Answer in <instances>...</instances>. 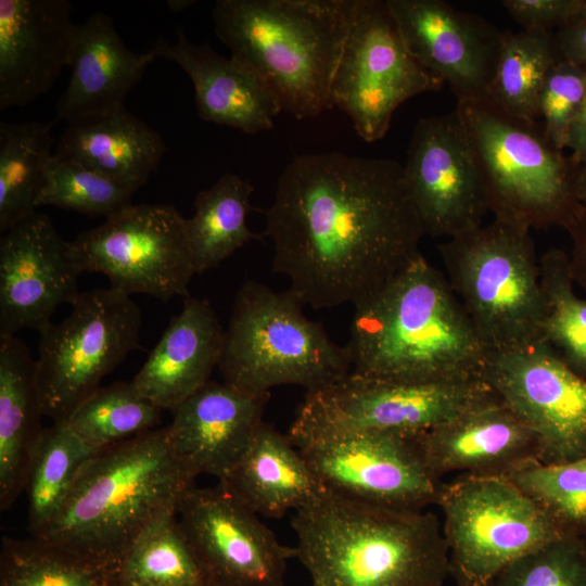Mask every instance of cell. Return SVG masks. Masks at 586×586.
<instances>
[{"label":"cell","instance_id":"1","mask_svg":"<svg viewBox=\"0 0 586 586\" xmlns=\"http://www.w3.org/2000/svg\"><path fill=\"white\" fill-rule=\"evenodd\" d=\"M264 214L273 271L314 309L362 303L421 253L404 166L390 158L296 155Z\"/></svg>","mask_w":586,"mask_h":586},{"label":"cell","instance_id":"2","mask_svg":"<svg viewBox=\"0 0 586 586\" xmlns=\"http://www.w3.org/2000/svg\"><path fill=\"white\" fill-rule=\"evenodd\" d=\"M352 372L399 382L484 380L487 349L446 275L420 253L354 306Z\"/></svg>","mask_w":586,"mask_h":586},{"label":"cell","instance_id":"3","mask_svg":"<svg viewBox=\"0 0 586 586\" xmlns=\"http://www.w3.org/2000/svg\"><path fill=\"white\" fill-rule=\"evenodd\" d=\"M296 558L311 586H443L449 556L433 512L323 491L295 511Z\"/></svg>","mask_w":586,"mask_h":586},{"label":"cell","instance_id":"4","mask_svg":"<svg viewBox=\"0 0 586 586\" xmlns=\"http://www.w3.org/2000/svg\"><path fill=\"white\" fill-rule=\"evenodd\" d=\"M192 481L167 426L154 429L94 451L58 515L33 537L114 570L153 519L176 509Z\"/></svg>","mask_w":586,"mask_h":586},{"label":"cell","instance_id":"5","mask_svg":"<svg viewBox=\"0 0 586 586\" xmlns=\"http://www.w3.org/2000/svg\"><path fill=\"white\" fill-rule=\"evenodd\" d=\"M356 0H217L214 28L231 56L297 119L332 109L331 87Z\"/></svg>","mask_w":586,"mask_h":586},{"label":"cell","instance_id":"6","mask_svg":"<svg viewBox=\"0 0 586 586\" xmlns=\"http://www.w3.org/2000/svg\"><path fill=\"white\" fill-rule=\"evenodd\" d=\"M304 304L289 289L277 292L257 281L239 289L225 329L218 369L237 390L270 393L280 385L310 392L352 371L345 346L322 324L307 318Z\"/></svg>","mask_w":586,"mask_h":586},{"label":"cell","instance_id":"7","mask_svg":"<svg viewBox=\"0 0 586 586\" xmlns=\"http://www.w3.org/2000/svg\"><path fill=\"white\" fill-rule=\"evenodd\" d=\"M495 219L531 231L565 227L581 206L579 165L558 150L539 123L508 115L487 99L458 102Z\"/></svg>","mask_w":586,"mask_h":586},{"label":"cell","instance_id":"8","mask_svg":"<svg viewBox=\"0 0 586 586\" xmlns=\"http://www.w3.org/2000/svg\"><path fill=\"white\" fill-rule=\"evenodd\" d=\"M448 282L487 352L542 342L545 298L530 231L494 219L438 245Z\"/></svg>","mask_w":586,"mask_h":586},{"label":"cell","instance_id":"9","mask_svg":"<svg viewBox=\"0 0 586 586\" xmlns=\"http://www.w3.org/2000/svg\"><path fill=\"white\" fill-rule=\"evenodd\" d=\"M497 398L485 380L399 382L351 371L306 392L286 435L296 448L370 433L415 436Z\"/></svg>","mask_w":586,"mask_h":586},{"label":"cell","instance_id":"10","mask_svg":"<svg viewBox=\"0 0 586 586\" xmlns=\"http://www.w3.org/2000/svg\"><path fill=\"white\" fill-rule=\"evenodd\" d=\"M436 506L456 586H488L508 565L564 533L509 477L457 475Z\"/></svg>","mask_w":586,"mask_h":586},{"label":"cell","instance_id":"11","mask_svg":"<svg viewBox=\"0 0 586 586\" xmlns=\"http://www.w3.org/2000/svg\"><path fill=\"white\" fill-rule=\"evenodd\" d=\"M69 315L39 331L37 381L44 417L67 422L133 349L140 347L141 311L112 288L80 292Z\"/></svg>","mask_w":586,"mask_h":586},{"label":"cell","instance_id":"12","mask_svg":"<svg viewBox=\"0 0 586 586\" xmlns=\"http://www.w3.org/2000/svg\"><path fill=\"white\" fill-rule=\"evenodd\" d=\"M80 272H100L110 288L167 302L189 297L195 275L187 219L168 204H131L69 241Z\"/></svg>","mask_w":586,"mask_h":586},{"label":"cell","instance_id":"13","mask_svg":"<svg viewBox=\"0 0 586 586\" xmlns=\"http://www.w3.org/2000/svg\"><path fill=\"white\" fill-rule=\"evenodd\" d=\"M443 85L409 53L385 0H356L331 104L347 114L362 140L382 139L400 104Z\"/></svg>","mask_w":586,"mask_h":586},{"label":"cell","instance_id":"14","mask_svg":"<svg viewBox=\"0 0 586 586\" xmlns=\"http://www.w3.org/2000/svg\"><path fill=\"white\" fill-rule=\"evenodd\" d=\"M176 514L206 586H284L296 548L281 544L221 483L188 487Z\"/></svg>","mask_w":586,"mask_h":586},{"label":"cell","instance_id":"15","mask_svg":"<svg viewBox=\"0 0 586 586\" xmlns=\"http://www.w3.org/2000/svg\"><path fill=\"white\" fill-rule=\"evenodd\" d=\"M484 380L532 430L540 462L586 456V380L544 343L489 352Z\"/></svg>","mask_w":586,"mask_h":586},{"label":"cell","instance_id":"16","mask_svg":"<svg viewBox=\"0 0 586 586\" xmlns=\"http://www.w3.org/2000/svg\"><path fill=\"white\" fill-rule=\"evenodd\" d=\"M404 174L424 235L449 239L483 225L487 194L456 110L417 123Z\"/></svg>","mask_w":586,"mask_h":586},{"label":"cell","instance_id":"17","mask_svg":"<svg viewBox=\"0 0 586 586\" xmlns=\"http://www.w3.org/2000/svg\"><path fill=\"white\" fill-rule=\"evenodd\" d=\"M326 491L383 507L436 505L443 481L426 468L415 436L370 433L297 448Z\"/></svg>","mask_w":586,"mask_h":586},{"label":"cell","instance_id":"18","mask_svg":"<svg viewBox=\"0 0 586 586\" xmlns=\"http://www.w3.org/2000/svg\"><path fill=\"white\" fill-rule=\"evenodd\" d=\"M409 53L458 102L486 99L502 33L441 0H385Z\"/></svg>","mask_w":586,"mask_h":586},{"label":"cell","instance_id":"19","mask_svg":"<svg viewBox=\"0 0 586 586\" xmlns=\"http://www.w3.org/2000/svg\"><path fill=\"white\" fill-rule=\"evenodd\" d=\"M80 273L69 241L60 235L48 215L36 211L2 233L0 335L41 331L60 305L76 300Z\"/></svg>","mask_w":586,"mask_h":586},{"label":"cell","instance_id":"20","mask_svg":"<svg viewBox=\"0 0 586 586\" xmlns=\"http://www.w3.org/2000/svg\"><path fill=\"white\" fill-rule=\"evenodd\" d=\"M269 397L209 380L170 410L171 448L192 480L200 474L226 477L264 421Z\"/></svg>","mask_w":586,"mask_h":586},{"label":"cell","instance_id":"21","mask_svg":"<svg viewBox=\"0 0 586 586\" xmlns=\"http://www.w3.org/2000/svg\"><path fill=\"white\" fill-rule=\"evenodd\" d=\"M68 0H0V110L48 92L68 65Z\"/></svg>","mask_w":586,"mask_h":586},{"label":"cell","instance_id":"22","mask_svg":"<svg viewBox=\"0 0 586 586\" xmlns=\"http://www.w3.org/2000/svg\"><path fill=\"white\" fill-rule=\"evenodd\" d=\"M415 440L440 481L447 474L509 476L539 461L534 433L499 397Z\"/></svg>","mask_w":586,"mask_h":586},{"label":"cell","instance_id":"23","mask_svg":"<svg viewBox=\"0 0 586 586\" xmlns=\"http://www.w3.org/2000/svg\"><path fill=\"white\" fill-rule=\"evenodd\" d=\"M175 42L160 38L150 49L155 58L177 63L190 77L200 117L208 123L255 135L275 127L282 112L268 85L249 66L226 58L209 44L190 41L176 29Z\"/></svg>","mask_w":586,"mask_h":586},{"label":"cell","instance_id":"24","mask_svg":"<svg viewBox=\"0 0 586 586\" xmlns=\"http://www.w3.org/2000/svg\"><path fill=\"white\" fill-rule=\"evenodd\" d=\"M155 59L151 50H129L112 18L102 12L75 24L67 65L71 77L55 105L56 119L71 122L125 106L126 95Z\"/></svg>","mask_w":586,"mask_h":586},{"label":"cell","instance_id":"25","mask_svg":"<svg viewBox=\"0 0 586 586\" xmlns=\"http://www.w3.org/2000/svg\"><path fill=\"white\" fill-rule=\"evenodd\" d=\"M224 339L225 329L211 303L189 296L132 382L143 396L170 411L209 381Z\"/></svg>","mask_w":586,"mask_h":586},{"label":"cell","instance_id":"26","mask_svg":"<svg viewBox=\"0 0 586 586\" xmlns=\"http://www.w3.org/2000/svg\"><path fill=\"white\" fill-rule=\"evenodd\" d=\"M218 482L251 511L269 519L304 508L324 491L288 435L265 421L235 466Z\"/></svg>","mask_w":586,"mask_h":586},{"label":"cell","instance_id":"27","mask_svg":"<svg viewBox=\"0 0 586 586\" xmlns=\"http://www.w3.org/2000/svg\"><path fill=\"white\" fill-rule=\"evenodd\" d=\"M164 151L161 135L123 106L67 122L54 156L80 163L136 192L157 170Z\"/></svg>","mask_w":586,"mask_h":586},{"label":"cell","instance_id":"28","mask_svg":"<svg viewBox=\"0 0 586 586\" xmlns=\"http://www.w3.org/2000/svg\"><path fill=\"white\" fill-rule=\"evenodd\" d=\"M37 362L15 335H0V510L25 491L43 426Z\"/></svg>","mask_w":586,"mask_h":586},{"label":"cell","instance_id":"29","mask_svg":"<svg viewBox=\"0 0 586 586\" xmlns=\"http://www.w3.org/2000/svg\"><path fill=\"white\" fill-rule=\"evenodd\" d=\"M255 188L235 174H224L212 187L200 191L187 231L195 275L217 267L246 243L263 239L246 224Z\"/></svg>","mask_w":586,"mask_h":586},{"label":"cell","instance_id":"30","mask_svg":"<svg viewBox=\"0 0 586 586\" xmlns=\"http://www.w3.org/2000/svg\"><path fill=\"white\" fill-rule=\"evenodd\" d=\"M52 124L0 122V232L38 207L52 161Z\"/></svg>","mask_w":586,"mask_h":586},{"label":"cell","instance_id":"31","mask_svg":"<svg viewBox=\"0 0 586 586\" xmlns=\"http://www.w3.org/2000/svg\"><path fill=\"white\" fill-rule=\"evenodd\" d=\"M561 60L551 31L502 33L486 99L508 115L538 123L539 93L550 71Z\"/></svg>","mask_w":586,"mask_h":586},{"label":"cell","instance_id":"32","mask_svg":"<svg viewBox=\"0 0 586 586\" xmlns=\"http://www.w3.org/2000/svg\"><path fill=\"white\" fill-rule=\"evenodd\" d=\"M115 586H206L176 509L153 519L114 568Z\"/></svg>","mask_w":586,"mask_h":586},{"label":"cell","instance_id":"33","mask_svg":"<svg viewBox=\"0 0 586 586\" xmlns=\"http://www.w3.org/2000/svg\"><path fill=\"white\" fill-rule=\"evenodd\" d=\"M93 453L66 422L43 429L25 487L30 536L58 515L80 469Z\"/></svg>","mask_w":586,"mask_h":586},{"label":"cell","instance_id":"34","mask_svg":"<svg viewBox=\"0 0 586 586\" xmlns=\"http://www.w3.org/2000/svg\"><path fill=\"white\" fill-rule=\"evenodd\" d=\"M539 264L545 298L542 343L586 380V297L574 291L569 254L550 249Z\"/></svg>","mask_w":586,"mask_h":586},{"label":"cell","instance_id":"35","mask_svg":"<svg viewBox=\"0 0 586 586\" xmlns=\"http://www.w3.org/2000/svg\"><path fill=\"white\" fill-rule=\"evenodd\" d=\"M0 586H115L114 570L33 536H4Z\"/></svg>","mask_w":586,"mask_h":586},{"label":"cell","instance_id":"36","mask_svg":"<svg viewBox=\"0 0 586 586\" xmlns=\"http://www.w3.org/2000/svg\"><path fill=\"white\" fill-rule=\"evenodd\" d=\"M162 411L132 381L100 387L66 422L93 451L156 429Z\"/></svg>","mask_w":586,"mask_h":586},{"label":"cell","instance_id":"37","mask_svg":"<svg viewBox=\"0 0 586 586\" xmlns=\"http://www.w3.org/2000/svg\"><path fill=\"white\" fill-rule=\"evenodd\" d=\"M507 477L564 533L586 526V456L561 463L533 461Z\"/></svg>","mask_w":586,"mask_h":586},{"label":"cell","instance_id":"38","mask_svg":"<svg viewBox=\"0 0 586 586\" xmlns=\"http://www.w3.org/2000/svg\"><path fill=\"white\" fill-rule=\"evenodd\" d=\"M133 193L114 179L53 154L38 206H55L107 218L130 206Z\"/></svg>","mask_w":586,"mask_h":586},{"label":"cell","instance_id":"39","mask_svg":"<svg viewBox=\"0 0 586 586\" xmlns=\"http://www.w3.org/2000/svg\"><path fill=\"white\" fill-rule=\"evenodd\" d=\"M488 586H586V546L563 534L512 562Z\"/></svg>","mask_w":586,"mask_h":586},{"label":"cell","instance_id":"40","mask_svg":"<svg viewBox=\"0 0 586 586\" xmlns=\"http://www.w3.org/2000/svg\"><path fill=\"white\" fill-rule=\"evenodd\" d=\"M586 95L583 66L559 61L547 76L538 98L537 118L545 136L558 150L568 148L571 127Z\"/></svg>","mask_w":586,"mask_h":586},{"label":"cell","instance_id":"41","mask_svg":"<svg viewBox=\"0 0 586 586\" xmlns=\"http://www.w3.org/2000/svg\"><path fill=\"white\" fill-rule=\"evenodd\" d=\"M502 5L522 29L553 33L581 18L583 0H504Z\"/></svg>","mask_w":586,"mask_h":586},{"label":"cell","instance_id":"42","mask_svg":"<svg viewBox=\"0 0 586 586\" xmlns=\"http://www.w3.org/2000/svg\"><path fill=\"white\" fill-rule=\"evenodd\" d=\"M564 229L572 241L569 254L570 272L574 284L586 291V207L579 206Z\"/></svg>","mask_w":586,"mask_h":586},{"label":"cell","instance_id":"43","mask_svg":"<svg viewBox=\"0 0 586 586\" xmlns=\"http://www.w3.org/2000/svg\"><path fill=\"white\" fill-rule=\"evenodd\" d=\"M559 54L572 64L586 65V21H576L553 31Z\"/></svg>","mask_w":586,"mask_h":586},{"label":"cell","instance_id":"44","mask_svg":"<svg viewBox=\"0 0 586 586\" xmlns=\"http://www.w3.org/2000/svg\"><path fill=\"white\" fill-rule=\"evenodd\" d=\"M586 72V65L583 66ZM572 151V160L577 165L586 163V95L581 111L575 118L569 135L568 148Z\"/></svg>","mask_w":586,"mask_h":586},{"label":"cell","instance_id":"45","mask_svg":"<svg viewBox=\"0 0 586 586\" xmlns=\"http://www.w3.org/2000/svg\"><path fill=\"white\" fill-rule=\"evenodd\" d=\"M575 193L578 203L586 207V163L579 166L575 182Z\"/></svg>","mask_w":586,"mask_h":586},{"label":"cell","instance_id":"46","mask_svg":"<svg viewBox=\"0 0 586 586\" xmlns=\"http://www.w3.org/2000/svg\"><path fill=\"white\" fill-rule=\"evenodd\" d=\"M195 3H196L195 0H169V1H167V4H168L169 9L173 12L184 11L186 9L194 5Z\"/></svg>","mask_w":586,"mask_h":586},{"label":"cell","instance_id":"47","mask_svg":"<svg viewBox=\"0 0 586 586\" xmlns=\"http://www.w3.org/2000/svg\"><path fill=\"white\" fill-rule=\"evenodd\" d=\"M578 21H586V0H583L582 14Z\"/></svg>","mask_w":586,"mask_h":586}]
</instances>
